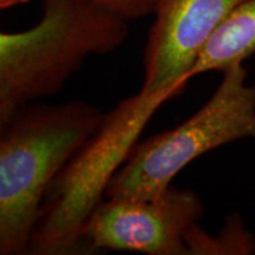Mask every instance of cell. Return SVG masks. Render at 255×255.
<instances>
[{"mask_svg": "<svg viewBox=\"0 0 255 255\" xmlns=\"http://www.w3.org/2000/svg\"><path fill=\"white\" fill-rule=\"evenodd\" d=\"M104 116L87 102H33L0 124V254L30 253L47 189Z\"/></svg>", "mask_w": 255, "mask_h": 255, "instance_id": "6da1fadb", "label": "cell"}, {"mask_svg": "<svg viewBox=\"0 0 255 255\" xmlns=\"http://www.w3.org/2000/svg\"><path fill=\"white\" fill-rule=\"evenodd\" d=\"M129 20L90 0H43L28 30L0 33V124L19 108L56 95L88 57L122 45Z\"/></svg>", "mask_w": 255, "mask_h": 255, "instance_id": "7a4b0ae2", "label": "cell"}, {"mask_svg": "<svg viewBox=\"0 0 255 255\" xmlns=\"http://www.w3.org/2000/svg\"><path fill=\"white\" fill-rule=\"evenodd\" d=\"M183 90L171 88L148 92L141 89L105 113L94 135L47 189L30 253H81L85 225L103 201L111 178L126 162L158 108Z\"/></svg>", "mask_w": 255, "mask_h": 255, "instance_id": "3957f363", "label": "cell"}, {"mask_svg": "<svg viewBox=\"0 0 255 255\" xmlns=\"http://www.w3.org/2000/svg\"><path fill=\"white\" fill-rule=\"evenodd\" d=\"M246 79L244 65L226 70L214 94L193 116L136 143L105 196L152 199L169 189L178 173L200 156L228 143L255 139V85Z\"/></svg>", "mask_w": 255, "mask_h": 255, "instance_id": "277c9868", "label": "cell"}, {"mask_svg": "<svg viewBox=\"0 0 255 255\" xmlns=\"http://www.w3.org/2000/svg\"><path fill=\"white\" fill-rule=\"evenodd\" d=\"M205 213L196 193L170 187L152 199L108 197L83 232V251L189 255L186 234Z\"/></svg>", "mask_w": 255, "mask_h": 255, "instance_id": "5b68a950", "label": "cell"}, {"mask_svg": "<svg viewBox=\"0 0 255 255\" xmlns=\"http://www.w3.org/2000/svg\"><path fill=\"white\" fill-rule=\"evenodd\" d=\"M244 0H155L154 23L143 53L142 90L186 88L201 47L220 21Z\"/></svg>", "mask_w": 255, "mask_h": 255, "instance_id": "8992f818", "label": "cell"}, {"mask_svg": "<svg viewBox=\"0 0 255 255\" xmlns=\"http://www.w3.org/2000/svg\"><path fill=\"white\" fill-rule=\"evenodd\" d=\"M255 53V0H244L216 25L201 47L188 77L223 72Z\"/></svg>", "mask_w": 255, "mask_h": 255, "instance_id": "52a82bcc", "label": "cell"}, {"mask_svg": "<svg viewBox=\"0 0 255 255\" xmlns=\"http://www.w3.org/2000/svg\"><path fill=\"white\" fill-rule=\"evenodd\" d=\"M184 240L190 255L255 254V237L245 229L239 214L228 216L225 229L216 238L210 237L195 223L188 229Z\"/></svg>", "mask_w": 255, "mask_h": 255, "instance_id": "ba28073f", "label": "cell"}, {"mask_svg": "<svg viewBox=\"0 0 255 255\" xmlns=\"http://www.w3.org/2000/svg\"><path fill=\"white\" fill-rule=\"evenodd\" d=\"M90 1L109 9L129 21L152 14L155 7V0H90Z\"/></svg>", "mask_w": 255, "mask_h": 255, "instance_id": "9c48e42d", "label": "cell"}]
</instances>
